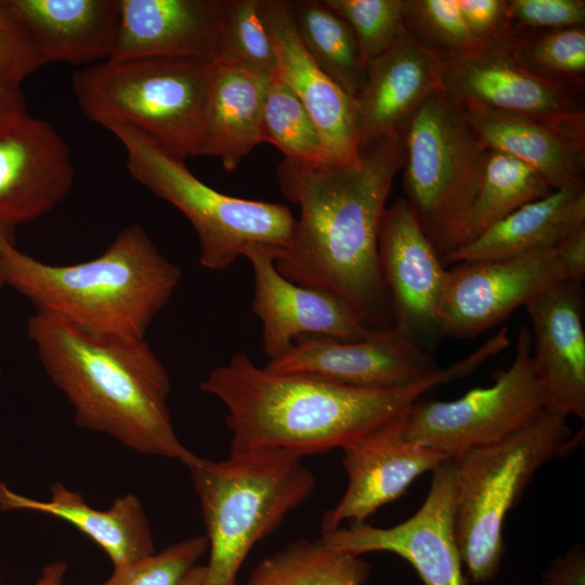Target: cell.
Listing matches in <instances>:
<instances>
[{
  "instance_id": "obj_19",
  "label": "cell",
  "mask_w": 585,
  "mask_h": 585,
  "mask_svg": "<svg viewBox=\"0 0 585 585\" xmlns=\"http://www.w3.org/2000/svg\"><path fill=\"white\" fill-rule=\"evenodd\" d=\"M262 18L277 56L278 77L302 103L337 164L360 155L356 99L348 94L315 63L303 46L289 0H260Z\"/></svg>"
},
{
  "instance_id": "obj_2",
  "label": "cell",
  "mask_w": 585,
  "mask_h": 585,
  "mask_svg": "<svg viewBox=\"0 0 585 585\" xmlns=\"http://www.w3.org/2000/svg\"><path fill=\"white\" fill-rule=\"evenodd\" d=\"M477 367L468 355L425 380L373 389L274 373L237 352L212 368L199 388L226 407L230 452L280 450L302 457L342 450L402 420L426 392Z\"/></svg>"
},
{
  "instance_id": "obj_28",
  "label": "cell",
  "mask_w": 585,
  "mask_h": 585,
  "mask_svg": "<svg viewBox=\"0 0 585 585\" xmlns=\"http://www.w3.org/2000/svg\"><path fill=\"white\" fill-rule=\"evenodd\" d=\"M554 192L545 179L524 162L489 150L477 193L455 233L451 251L471 242L519 207Z\"/></svg>"
},
{
  "instance_id": "obj_29",
  "label": "cell",
  "mask_w": 585,
  "mask_h": 585,
  "mask_svg": "<svg viewBox=\"0 0 585 585\" xmlns=\"http://www.w3.org/2000/svg\"><path fill=\"white\" fill-rule=\"evenodd\" d=\"M299 37L315 63L348 94L358 98L367 61L349 24L324 0H289Z\"/></svg>"
},
{
  "instance_id": "obj_9",
  "label": "cell",
  "mask_w": 585,
  "mask_h": 585,
  "mask_svg": "<svg viewBox=\"0 0 585 585\" xmlns=\"http://www.w3.org/2000/svg\"><path fill=\"white\" fill-rule=\"evenodd\" d=\"M401 139L404 199L443 257L474 198L489 150L441 90L422 104Z\"/></svg>"
},
{
  "instance_id": "obj_1",
  "label": "cell",
  "mask_w": 585,
  "mask_h": 585,
  "mask_svg": "<svg viewBox=\"0 0 585 585\" xmlns=\"http://www.w3.org/2000/svg\"><path fill=\"white\" fill-rule=\"evenodd\" d=\"M403 160L400 135L360 146L353 162L283 159L277 168L282 193L300 207L290 244L275 251L277 271L300 286L343 299L374 329L394 326L378 236Z\"/></svg>"
},
{
  "instance_id": "obj_11",
  "label": "cell",
  "mask_w": 585,
  "mask_h": 585,
  "mask_svg": "<svg viewBox=\"0 0 585 585\" xmlns=\"http://www.w3.org/2000/svg\"><path fill=\"white\" fill-rule=\"evenodd\" d=\"M456 465L448 458L432 471L427 497L408 519L389 528L354 523L320 537L340 552L395 554L414 568L424 585H466L456 535Z\"/></svg>"
},
{
  "instance_id": "obj_39",
  "label": "cell",
  "mask_w": 585,
  "mask_h": 585,
  "mask_svg": "<svg viewBox=\"0 0 585 585\" xmlns=\"http://www.w3.org/2000/svg\"><path fill=\"white\" fill-rule=\"evenodd\" d=\"M471 36L481 44H507L512 31L506 0H458Z\"/></svg>"
},
{
  "instance_id": "obj_23",
  "label": "cell",
  "mask_w": 585,
  "mask_h": 585,
  "mask_svg": "<svg viewBox=\"0 0 585 585\" xmlns=\"http://www.w3.org/2000/svg\"><path fill=\"white\" fill-rule=\"evenodd\" d=\"M461 109L487 150L524 162L552 190L585 184V128L484 107Z\"/></svg>"
},
{
  "instance_id": "obj_41",
  "label": "cell",
  "mask_w": 585,
  "mask_h": 585,
  "mask_svg": "<svg viewBox=\"0 0 585 585\" xmlns=\"http://www.w3.org/2000/svg\"><path fill=\"white\" fill-rule=\"evenodd\" d=\"M556 251L569 280L583 282L585 276V229L564 239L556 247Z\"/></svg>"
},
{
  "instance_id": "obj_37",
  "label": "cell",
  "mask_w": 585,
  "mask_h": 585,
  "mask_svg": "<svg viewBox=\"0 0 585 585\" xmlns=\"http://www.w3.org/2000/svg\"><path fill=\"white\" fill-rule=\"evenodd\" d=\"M46 63L11 0H0V91L22 83Z\"/></svg>"
},
{
  "instance_id": "obj_18",
  "label": "cell",
  "mask_w": 585,
  "mask_h": 585,
  "mask_svg": "<svg viewBox=\"0 0 585 585\" xmlns=\"http://www.w3.org/2000/svg\"><path fill=\"white\" fill-rule=\"evenodd\" d=\"M403 419L342 448L348 485L338 504L323 515L321 533L347 521L365 523L380 507L403 496L415 479L448 459L406 440Z\"/></svg>"
},
{
  "instance_id": "obj_42",
  "label": "cell",
  "mask_w": 585,
  "mask_h": 585,
  "mask_svg": "<svg viewBox=\"0 0 585 585\" xmlns=\"http://www.w3.org/2000/svg\"><path fill=\"white\" fill-rule=\"evenodd\" d=\"M26 113L22 90L0 91V131Z\"/></svg>"
},
{
  "instance_id": "obj_33",
  "label": "cell",
  "mask_w": 585,
  "mask_h": 585,
  "mask_svg": "<svg viewBox=\"0 0 585 585\" xmlns=\"http://www.w3.org/2000/svg\"><path fill=\"white\" fill-rule=\"evenodd\" d=\"M214 62L268 79L275 74L276 50L261 15L260 0H223Z\"/></svg>"
},
{
  "instance_id": "obj_20",
  "label": "cell",
  "mask_w": 585,
  "mask_h": 585,
  "mask_svg": "<svg viewBox=\"0 0 585 585\" xmlns=\"http://www.w3.org/2000/svg\"><path fill=\"white\" fill-rule=\"evenodd\" d=\"M525 309L532 324V355L549 410L585 418V329L582 282L566 280Z\"/></svg>"
},
{
  "instance_id": "obj_22",
  "label": "cell",
  "mask_w": 585,
  "mask_h": 585,
  "mask_svg": "<svg viewBox=\"0 0 585 585\" xmlns=\"http://www.w3.org/2000/svg\"><path fill=\"white\" fill-rule=\"evenodd\" d=\"M223 0H120L108 60L191 56L214 62Z\"/></svg>"
},
{
  "instance_id": "obj_10",
  "label": "cell",
  "mask_w": 585,
  "mask_h": 585,
  "mask_svg": "<svg viewBox=\"0 0 585 585\" xmlns=\"http://www.w3.org/2000/svg\"><path fill=\"white\" fill-rule=\"evenodd\" d=\"M548 408L532 355L531 330L522 326L512 363L495 373L491 386L452 401H417L403 419L402 434L455 458L509 437Z\"/></svg>"
},
{
  "instance_id": "obj_45",
  "label": "cell",
  "mask_w": 585,
  "mask_h": 585,
  "mask_svg": "<svg viewBox=\"0 0 585 585\" xmlns=\"http://www.w3.org/2000/svg\"><path fill=\"white\" fill-rule=\"evenodd\" d=\"M8 244H14L13 230L0 225V251ZM1 286H3V284L0 276V287Z\"/></svg>"
},
{
  "instance_id": "obj_8",
  "label": "cell",
  "mask_w": 585,
  "mask_h": 585,
  "mask_svg": "<svg viewBox=\"0 0 585 585\" xmlns=\"http://www.w3.org/2000/svg\"><path fill=\"white\" fill-rule=\"evenodd\" d=\"M105 128L123 146L133 179L191 222L205 269H229L249 245L285 249L290 244L296 219L288 207L220 193L195 177L183 159L139 130L120 123Z\"/></svg>"
},
{
  "instance_id": "obj_27",
  "label": "cell",
  "mask_w": 585,
  "mask_h": 585,
  "mask_svg": "<svg viewBox=\"0 0 585 585\" xmlns=\"http://www.w3.org/2000/svg\"><path fill=\"white\" fill-rule=\"evenodd\" d=\"M269 79L214 62L202 116L199 155L219 158L223 168L232 172L262 143V109Z\"/></svg>"
},
{
  "instance_id": "obj_17",
  "label": "cell",
  "mask_w": 585,
  "mask_h": 585,
  "mask_svg": "<svg viewBox=\"0 0 585 585\" xmlns=\"http://www.w3.org/2000/svg\"><path fill=\"white\" fill-rule=\"evenodd\" d=\"M75 179L67 143L46 119L24 113L0 131V225L15 226L50 212Z\"/></svg>"
},
{
  "instance_id": "obj_16",
  "label": "cell",
  "mask_w": 585,
  "mask_h": 585,
  "mask_svg": "<svg viewBox=\"0 0 585 585\" xmlns=\"http://www.w3.org/2000/svg\"><path fill=\"white\" fill-rule=\"evenodd\" d=\"M275 251L253 244L242 252L253 271L252 311L262 324L269 361L285 354L301 336L360 340L375 330L343 299L285 278L275 266Z\"/></svg>"
},
{
  "instance_id": "obj_26",
  "label": "cell",
  "mask_w": 585,
  "mask_h": 585,
  "mask_svg": "<svg viewBox=\"0 0 585 585\" xmlns=\"http://www.w3.org/2000/svg\"><path fill=\"white\" fill-rule=\"evenodd\" d=\"M46 63L106 61L115 50L120 0H11Z\"/></svg>"
},
{
  "instance_id": "obj_6",
  "label": "cell",
  "mask_w": 585,
  "mask_h": 585,
  "mask_svg": "<svg viewBox=\"0 0 585 585\" xmlns=\"http://www.w3.org/2000/svg\"><path fill=\"white\" fill-rule=\"evenodd\" d=\"M213 64L191 56L106 60L76 70L72 87L89 120L132 127L185 160L199 155Z\"/></svg>"
},
{
  "instance_id": "obj_35",
  "label": "cell",
  "mask_w": 585,
  "mask_h": 585,
  "mask_svg": "<svg viewBox=\"0 0 585 585\" xmlns=\"http://www.w3.org/2000/svg\"><path fill=\"white\" fill-rule=\"evenodd\" d=\"M351 27L369 62L394 41L403 26V0H324Z\"/></svg>"
},
{
  "instance_id": "obj_7",
  "label": "cell",
  "mask_w": 585,
  "mask_h": 585,
  "mask_svg": "<svg viewBox=\"0 0 585 585\" xmlns=\"http://www.w3.org/2000/svg\"><path fill=\"white\" fill-rule=\"evenodd\" d=\"M568 416L546 410L509 437L454 458L456 535L470 582L485 583L498 572L504 525L535 472L572 447Z\"/></svg>"
},
{
  "instance_id": "obj_15",
  "label": "cell",
  "mask_w": 585,
  "mask_h": 585,
  "mask_svg": "<svg viewBox=\"0 0 585 585\" xmlns=\"http://www.w3.org/2000/svg\"><path fill=\"white\" fill-rule=\"evenodd\" d=\"M378 257L394 326L432 354L443 337L439 304L446 269L404 197L384 212Z\"/></svg>"
},
{
  "instance_id": "obj_38",
  "label": "cell",
  "mask_w": 585,
  "mask_h": 585,
  "mask_svg": "<svg viewBox=\"0 0 585 585\" xmlns=\"http://www.w3.org/2000/svg\"><path fill=\"white\" fill-rule=\"evenodd\" d=\"M512 34L585 26L584 0H506Z\"/></svg>"
},
{
  "instance_id": "obj_31",
  "label": "cell",
  "mask_w": 585,
  "mask_h": 585,
  "mask_svg": "<svg viewBox=\"0 0 585 585\" xmlns=\"http://www.w3.org/2000/svg\"><path fill=\"white\" fill-rule=\"evenodd\" d=\"M506 46L534 76L584 94L585 26L518 31Z\"/></svg>"
},
{
  "instance_id": "obj_4",
  "label": "cell",
  "mask_w": 585,
  "mask_h": 585,
  "mask_svg": "<svg viewBox=\"0 0 585 585\" xmlns=\"http://www.w3.org/2000/svg\"><path fill=\"white\" fill-rule=\"evenodd\" d=\"M0 276L36 312L92 335L145 338L182 272L143 227L132 224L103 253L74 264L46 263L8 244L0 251Z\"/></svg>"
},
{
  "instance_id": "obj_25",
  "label": "cell",
  "mask_w": 585,
  "mask_h": 585,
  "mask_svg": "<svg viewBox=\"0 0 585 585\" xmlns=\"http://www.w3.org/2000/svg\"><path fill=\"white\" fill-rule=\"evenodd\" d=\"M585 229V184L528 203L471 242L441 257L445 264L517 258L554 249Z\"/></svg>"
},
{
  "instance_id": "obj_40",
  "label": "cell",
  "mask_w": 585,
  "mask_h": 585,
  "mask_svg": "<svg viewBox=\"0 0 585 585\" xmlns=\"http://www.w3.org/2000/svg\"><path fill=\"white\" fill-rule=\"evenodd\" d=\"M545 585H585V554L581 545L557 557L542 575Z\"/></svg>"
},
{
  "instance_id": "obj_21",
  "label": "cell",
  "mask_w": 585,
  "mask_h": 585,
  "mask_svg": "<svg viewBox=\"0 0 585 585\" xmlns=\"http://www.w3.org/2000/svg\"><path fill=\"white\" fill-rule=\"evenodd\" d=\"M440 90V56L403 28L387 50L367 63L365 84L356 98L360 146L400 136Z\"/></svg>"
},
{
  "instance_id": "obj_36",
  "label": "cell",
  "mask_w": 585,
  "mask_h": 585,
  "mask_svg": "<svg viewBox=\"0 0 585 585\" xmlns=\"http://www.w3.org/2000/svg\"><path fill=\"white\" fill-rule=\"evenodd\" d=\"M208 550L205 535L174 543L126 567L99 585H181Z\"/></svg>"
},
{
  "instance_id": "obj_14",
  "label": "cell",
  "mask_w": 585,
  "mask_h": 585,
  "mask_svg": "<svg viewBox=\"0 0 585 585\" xmlns=\"http://www.w3.org/2000/svg\"><path fill=\"white\" fill-rule=\"evenodd\" d=\"M266 369L301 374L358 388L389 389L430 378L441 370L431 354L395 326L360 340L301 336Z\"/></svg>"
},
{
  "instance_id": "obj_5",
  "label": "cell",
  "mask_w": 585,
  "mask_h": 585,
  "mask_svg": "<svg viewBox=\"0 0 585 585\" xmlns=\"http://www.w3.org/2000/svg\"><path fill=\"white\" fill-rule=\"evenodd\" d=\"M206 529L209 558L202 585H237L253 546L270 536L313 493L302 457L280 450L197 457L187 467Z\"/></svg>"
},
{
  "instance_id": "obj_43",
  "label": "cell",
  "mask_w": 585,
  "mask_h": 585,
  "mask_svg": "<svg viewBox=\"0 0 585 585\" xmlns=\"http://www.w3.org/2000/svg\"><path fill=\"white\" fill-rule=\"evenodd\" d=\"M66 572L65 561H53L43 567L34 585H63Z\"/></svg>"
},
{
  "instance_id": "obj_30",
  "label": "cell",
  "mask_w": 585,
  "mask_h": 585,
  "mask_svg": "<svg viewBox=\"0 0 585 585\" xmlns=\"http://www.w3.org/2000/svg\"><path fill=\"white\" fill-rule=\"evenodd\" d=\"M370 566L362 558L327 547L321 537L299 540L265 557L246 585H364Z\"/></svg>"
},
{
  "instance_id": "obj_34",
  "label": "cell",
  "mask_w": 585,
  "mask_h": 585,
  "mask_svg": "<svg viewBox=\"0 0 585 585\" xmlns=\"http://www.w3.org/2000/svg\"><path fill=\"white\" fill-rule=\"evenodd\" d=\"M403 26L416 42L438 55L481 46L469 32L458 0H403Z\"/></svg>"
},
{
  "instance_id": "obj_24",
  "label": "cell",
  "mask_w": 585,
  "mask_h": 585,
  "mask_svg": "<svg viewBox=\"0 0 585 585\" xmlns=\"http://www.w3.org/2000/svg\"><path fill=\"white\" fill-rule=\"evenodd\" d=\"M0 509L35 511L69 523L103 549L114 569L156 551L148 518L141 500L132 493L117 497L107 509H96L80 492L61 482L51 485L49 500L18 494L0 483Z\"/></svg>"
},
{
  "instance_id": "obj_12",
  "label": "cell",
  "mask_w": 585,
  "mask_h": 585,
  "mask_svg": "<svg viewBox=\"0 0 585 585\" xmlns=\"http://www.w3.org/2000/svg\"><path fill=\"white\" fill-rule=\"evenodd\" d=\"M569 280L556 248L504 260L457 263L446 270L439 304L443 337L472 338Z\"/></svg>"
},
{
  "instance_id": "obj_44",
  "label": "cell",
  "mask_w": 585,
  "mask_h": 585,
  "mask_svg": "<svg viewBox=\"0 0 585 585\" xmlns=\"http://www.w3.org/2000/svg\"><path fill=\"white\" fill-rule=\"evenodd\" d=\"M205 576V566H196L183 580L181 585H202Z\"/></svg>"
},
{
  "instance_id": "obj_13",
  "label": "cell",
  "mask_w": 585,
  "mask_h": 585,
  "mask_svg": "<svg viewBox=\"0 0 585 585\" xmlns=\"http://www.w3.org/2000/svg\"><path fill=\"white\" fill-rule=\"evenodd\" d=\"M441 58V91L459 107H484L585 128L584 94L526 70L506 44H481Z\"/></svg>"
},
{
  "instance_id": "obj_3",
  "label": "cell",
  "mask_w": 585,
  "mask_h": 585,
  "mask_svg": "<svg viewBox=\"0 0 585 585\" xmlns=\"http://www.w3.org/2000/svg\"><path fill=\"white\" fill-rule=\"evenodd\" d=\"M44 372L74 410L77 426L141 454L181 461L197 455L178 438L168 408L169 374L145 338L99 336L50 314L27 321Z\"/></svg>"
},
{
  "instance_id": "obj_46",
  "label": "cell",
  "mask_w": 585,
  "mask_h": 585,
  "mask_svg": "<svg viewBox=\"0 0 585 585\" xmlns=\"http://www.w3.org/2000/svg\"><path fill=\"white\" fill-rule=\"evenodd\" d=\"M0 585H4L3 582L0 580Z\"/></svg>"
},
{
  "instance_id": "obj_32",
  "label": "cell",
  "mask_w": 585,
  "mask_h": 585,
  "mask_svg": "<svg viewBox=\"0 0 585 585\" xmlns=\"http://www.w3.org/2000/svg\"><path fill=\"white\" fill-rule=\"evenodd\" d=\"M261 133L262 143L276 146L284 159L310 165L334 162L309 113L276 76L266 84Z\"/></svg>"
}]
</instances>
